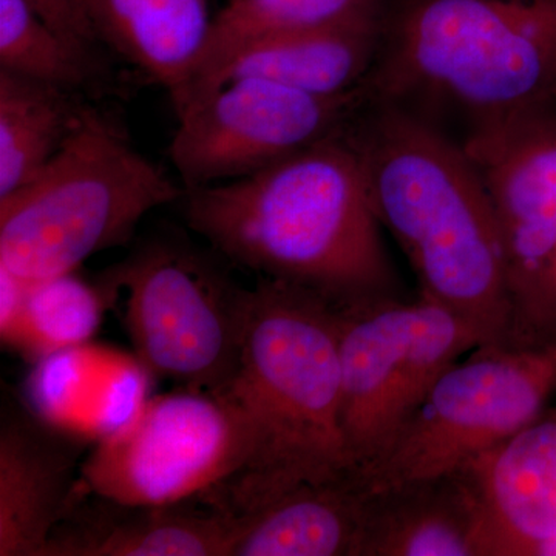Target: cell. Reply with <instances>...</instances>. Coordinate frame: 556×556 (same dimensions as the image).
I'll use <instances>...</instances> for the list:
<instances>
[{"instance_id":"obj_1","label":"cell","mask_w":556,"mask_h":556,"mask_svg":"<svg viewBox=\"0 0 556 556\" xmlns=\"http://www.w3.org/2000/svg\"><path fill=\"white\" fill-rule=\"evenodd\" d=\"M343 130L248 177L185 190L190 228L239 265L339 309L405 299Z\"/></svg>"},{"instance_id":"obj_2","label":"cell","mask_w":556,"mask_h":556,"mask_svg":"<svg viewBox=\"0 0 556 556\" xmlns=\"http://www.w3.org/2000/svg\"><path fill=\"white\" fill-rule=\"evenodd\" d=\"M343 134L380 225L415 269L420 298L466 321L481 346H536L519 324L495 207L463 146L397 102H380Z\"/></svg>"},{"instance_id":"obj_3","label":"cell","mask_w":556,"mask_h":556,"mask_svg":"<svg viewBox=\"0 0 556 556\" xmlns=\"http://www.w3.org/2000/svg\"><path fill=\"white\" fill-rule=\"evenodd\" d=\"M342 309L263 278L248 289L239 367L219 391L243 416L248 455L201 503L239 518L289 490L356 470L343 438Z\"/></svg>"},{"instance_id":"obj_4","label":"cell","mask_w":556,"mask_h":556,"mask_svg":"<svg viewBox=\"0 0 556 556\" xmlns=\"http://www.w3.org/2000/svg\"><path fill=\"white\" fill-rule=\"evenodd\" d=\"M380 101L431 97L493 123L556 102V0H401L371 70Z\"/></svg>"},{"instance_id":"obj_5","label":"cell","mask_w":556,"mask_h":556,"mask_svg":"<svg viewBox=\"0 0 556 556\" xmlns=\"http://www.w3.org/2000/svg\"><path fill=\"white\" fill-rule=\"evenodd\" d=\"M182 195L185 188L118 127L83 105L60 152L0 199V266L27 281L75 273L91 255L129 240L153 208Z\"/></svg>"},{"instance_id":"obj_6","label":"cell","mask_w":556,"mask_h":556,"mask_svg":"<svg viewBox=\"0 0 556 556\" xmlns=\"http://www.w3.org/2000/svg\"><path fill=\"white\" fill-rule=\"evenodd\" d=\"M555 391L556 342L478 346L438 379L358 475L369 490H386L456 473L521 433Z\"/></svg>"},{"instance_id":"obj_7","label":"cell","mask_w":556,"mask_h":556,"mask_svg":"<svg viewBox=\"0 0 556 556\" xmlns=\"http://www.w3.org/2000/svg\"><path fill=\"white\" fill-rule=\"evenodd\" d=\"M481 345L466 321L420 295L342 309L340 416L354 468L378 457L438 379Z\"/></svg>"},{"instance_id":"obj_8","label":"cell","mask_w":556,"mask_h":556,"mask_svg":"<svg viewBox=\"0 0 556 556\" xmlns=\"http://www.w3.org/2000/svg\"><path fill=\"white\" fill-rule=\"evenodd\" d=\"M126 292L135 354L156 378L217 394L239 367L248 289L237 288L195 252L149 244L110 274Z\"/></svg>"},{"instance_id":"obj_9","label":"cell","mask_w":556,"mask_h":556,"mask_svg":"<svg viewBox=\"0 0 556 556\" xmlns=\"http://www.w3.org/2000/svg\"><path fill=\"white\" fill-rule=\"evenodd\" d=\"M247 455L239 408L222 394L181 388L148 399L97 442L80 464L78 489L134 506L189 503L225 484Z\"/></svg>"},{"instance_id":"obj_10","label":"cell","mask_w":556,"mask_h":556,"mask_svg":"<svg viewBox=\"0 0 556 556\" xmlns=\"http://www.w3.org/2000/svg\"><path fill=\"white\" fill-rule=\"evenodd\" d=\"M464 150L495 207L522 334L556 342V102L478 124Z\"/></svg>"},{"instance_id":"obj_11","label":"cell","mask_w":556,"mask_h":556,"mask_svg":"<svg viewBox=\"0 0 556 556\" xmlns=\"http://www.w3.org/2000/svg\"><path fill=\"white\" fill-rule=\"evenodd\" d=\"M361 89L316 97L268 79L219 84L177 110L169 155L185 190L232 181L334 137L362 102Z\"/></svg>"},{"instance_id":"obj_12","label":"cell","mask_w":556,"mask_h":556,"mask_svg":"<svg viewBox=\"0 0 556 556\" xmlns=\"http://www.w3.org/2000/svg\"><path fill=\"white\" fill-rule=\"evenodd\" d=\"M357 556H500L495 519L471 467L371 490Z\"/></svg>"},{"instance_id":"obj_13","label":"cell","mask_w":556,"mask_h":556,"mask_svg":"<svg viewBox=\"0 0 556 556\" xmlns=\"http://www.w3.org/2000/svg\"><path fill=\"white\" fill-rule=\"evenodd\" d=\"M237 518L201 501L115 503L76 489L43 556H230Z\"/></svg>"},{"instance_id":"obj_14","label":"cell","mask_w":556,"mask_h":556,"mask_svg":"<svg viewBox=\"0 0 556 556\" xmlns=\"http://www.w3.org/2000/svg\"><path fill=\"white\" fill-rule=\"evenodd\" d=\"M149 376L137 356L84 343L36 362L28 399L47 427L100 442L126 426L148 401Z\"/></svg>"},{"instance_id":"obj_15","label":"cell","mask_w":556,"mask_h":556,"mask_svg":"<svg viewBox=\"0 0 556 556\" xmlns=\"http://www.w3.org/2000/svg\"><path fill=\"white\" fill-rule=\"evenodd\" d=\"M60 431L10 419L0 430V556H43L75 501V456Z\"/></svg>"},{"instance_id":"obj_16","label":"cell","mask_w":556,"mask_h":556,"mask_svg":"<svg viewBox=\"0 0 556 556\" xmlns=\"http://www.w3.org/2000/svg\"><path fill=\"white\" fill-rule=\"evenodd\" d=\"M470 467L495 519L500 556H540L556 541V405Z\"/></svg>"},{"instance_id":"obj_17","label":"cell","mask_w":556,"mask_h":556,"mask_svg":"<svg viewBox=\"0 0 556 556\" xmlns=\"http://www.w3.org/2000/svg\"><path fill=\"white\" fill-rule=\"evenodd\" d=\"M369 496L357 470L295 486L237 518L230 556H357Z\"/></svg>"},{"instance_id":"obj_18","label":"cell","mask_w":556,"mask_h":556,"mask_svg":"<svg viewBox=\"0 0 556 556\" xmlns=\"http://www.w3.org/2000/svg\"><path fill=\"white\" fill-rule=\"evenodd\" d=\"M380 39L382 25H353L258 40L233 54L182 105L236 78L268 79L316 97L351 93L375 67Z\"/></svg>"},{"instance_id":"obj_19","label":"cell","mask_w":556,"mask_h":556,"mask_svg":"<svg viewBox=\"0 0 556 556\" xmlns=\"http://www.w3.org/2000/svg\"><path fill=\"white\" fill-rule=\"evenodd\" d=\"M94 10L102 39L177 100L206 50L207 0H94Z\"/></svg>"},{"instance_id":"obj_20","label":"cell","mask_w":556,"mask_h":556,"mask_svg":"<svg viewBox=\"0 0 556 556\" xmlns=\"http://www.w3.org/2000/svg\"><path fill=\"white\" fill-rule=\"evenodd\" d=\"M382 25L380 0H229L212 21L206 50L186 90L174 100L185 104L244 47L292 33Z\"/></svg>"},{"instance_id":"obj_21","label":"cell","mask_w":556,"mask_h":556,"mask_svg":"<svg viewBox=\"0 0 556 556\" xmlns=\"http://www.w3.org/2000/svg\"><path fill=\"white\" fill-rule=\"evenodd\" d=\"M70 93L0 70V199L31 181L60 152L83 109Z\"/></svg>"},{"instance_id":"obj_22","label":"cell","mask_w":556,"mask_h":556,"mask_svg":"<svg viewBox=\"0 0 556 556\" xmlns=\"http://www.w3.org/2000/svg\"><path fill=\"white\" fill-rule=\"evenodd\" d=\"M110 294L108 285L93 287L75 273L27 281L20 314L0 338L35 362L84 345L97 334Z\"/></svg>"},{"instance_id":"obj_23","label":"cell","mask_w":556,"mask_h":556,"mask_svg":"<svg viewBox=\"0 0 556 556\" xmlns=\"http://www.w3.org/2000/svg\"><path fill=\"white\" fill-rule=\"evenodd\" d=\"M0 70L73 91L93 83L97 64L24 0H0Z\"/></svg>"},{"instance_id":"obj_24","label":"cell","mask_w":556,"mask_h":556,"mask_svg":"<svg viewBox=\"0 0 556 556\" xmlns=\"http://www.w3.org/2000/svg\"><path fill=\"white\" fill-rule=\"evenodd\" d=\"M62 38L94 53L102 39L94 0H24Z\"/></svg>"},{"instance_id":"obj_25","label":"cell","mask_w":556,"mask_h":556,"mask_svg":"<svg viewBox=\"0 0 556 556\" xmlns=\"http://www.w3.org/2000/svg\"><path fill=\"white\" fill-rule=\"evenodd\" d=\"M540 556H556V541H554V543L547 544V546L541 551Z\"/></svg>"}]
</instances>
